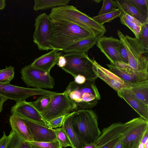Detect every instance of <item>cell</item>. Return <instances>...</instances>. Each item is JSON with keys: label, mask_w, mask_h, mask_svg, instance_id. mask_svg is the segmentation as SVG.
I'll return each mask as SVG.
<instances>
[{"label": "cell", "mask_w": 148, "mask_h": 148, "mask_svg": "<svg viewBox=\"0 0 148 148\" xmlns=\"http://www.w3.org/2000/svg\"><path fill=\"white\" fill-rule=\"evenodd\" d=\"M52 21L50 43L53 49L62 51L77 41L95 36L85 29L72 23L64 21Z\"/></svg>", "instance_id": "obj_1"}, {"label": "cell", "mask_w": 148, "mask_h": 148, "mask_svg": "<svg viewBox=\"0 0 148 148\" xmlns=\"http://www.w3.org/2000/svg\"><path fill=\"white\" fill-rule=\"evenodd\" d=\"M49 16L52 21H64L77 25L85 29L98 38L103 36L106 32L105 26L71 5L52 8Z\"/></svg>", "instance_id": "obj_2"}, {"label": "cell", "mask_w": 148, "mask_h": 148, "mask_svg": "<svg viewBox=\"0 0 148 148\" xmlns=\"http://www.w3.org/2000/svg\"><path fill=\"white\" fill-rule=\"evenodd\" d=\"M72 126L86 145L95 143L101 133L95 113L89 110H79L69 114Z\"/></svg>", "instance_id": "obj_3"}, {"label": "cell", "mask_w": 148, "mask_h": 148, "mask_svg": "<svg viewBox=\"0 0 148 148\" xmlns=\"http://www.w3.org/2000/svg\"><path fill=\"white\" fill-rule=\"evenodd\" d=\"M65 91L75 104L76 111L91 108L101 99L95 81L86 80L84 84H79L74 81L69 83Z\"/></svg>", "instance_id": "obj_4"}, {"label": "cell", "mask_w": 148, "mask_h": 148, "mask_svg": "<svg viewBox=\"0 0 148 148\" xmlns=\"http://www.w3.org/2000/svg\"><path fill=\"white\" fill-rule=\"evenodd\" d=\"M67 63L62 69L74 78L78 75L84 76L87 80L95 81L97 77L93 70V60L85 53H72L64 55Z\"/></svg>", "instance_id": "obj_5"}, {"label": "cell", "mask_w": 148, "mask_h": 148, "mask_svg": "<svg viewBox=\"0 0 148 148\" xmlns=\"http://www.w3.org/2000/svg\"><path fill=\"white\" fill-rule=\"evenodd\" d=\"M117 33L120 40L124 46L128 54V65L138 71H148V57L143 54L148 53L138 42L136 38L125 35L119 30Z\"/></svg>", "instance_id": "obj_6"}, {"label": "cell", "mask_w": 148, "mask_h": 148, "mask_svg": "<svg viewBox=\"0 0 148 148\" xmlns=\"http://www.w3.org/2000/svg\"><path fill=\"white\" fill-rule=\"evenodd\" d=\"M76 109L75 104L65 90L53 96L46 108L41 114L47 125L53 119L67 115L76 110Z\"/></svg>", "instance_id": "obj_7"}, {"label": "cell", "mask_w": 148, "mask_h": 148, "mask_svg": "<svg viewBox=\"0 0 148 148\" xmlns=\"http://www.w3.org/2000/svg\"><path fill=\"white\" fill-rule=\"evenodd\" d=\"M124 124L122 140L123 148H138L144 134L148 129V121L140 117Z\"/></svg>", "instance_id": "obj_8"}, {"label": "cell", "mask_w": 148, "mask_h": 148, "mask_svg": "<svg viewBox=\"0 0 148 148\" xmlns=\"http://www.w3.org/2000/svg\"><path fill=\"white\" fill-rule=\"evenodd\" d=\"M21 73L22 79L27 86L44 89H53L55 86L54 79L50 73L31 64L22 68Z\"/></svg>", "instance_id": "obj_9"}, {"label": "cell", "mask_w": 148, "mask_h": 148, "mask_svg": "<svg viewBox=\"0 0 148 148\" xmlns=\"http://www.w3.org/2000/svg\"><path fill=\"white\" fill-rule=\"evenodd\" d=\"M52 25L51 20L45 13L39 14L35 19L33 42L39 50L53 49L50 43Z\"/></svg>", "instance_id": "obj_10"}, {"label": "cell", "mask_w": 148, "mask_h": 148, "mask_svg": "<svg viewBox=\"0 0 148 148\" xmlns=\"http://www.w3.org/2000/svg\"><path fill=\"white\" fill-rule=\"evenodd\" d=\"M58 94V93L44 89L21 87L10 83H0V95L16 102L25 100L28 98L35 95L54 96Z\"/></svg>", "instance_id": "obj_11"}, {"label": "cell", "mask_w": 148, "mask_h": 148, "mask_svg": "<svg viewBox=\"0 0 148 148\" xmlns=\"http://www.w3.org/2000/svg\"><path fill=\"white\" fill-rule=\"evenodd\" d=\"M109 70L124 81L128 83H135L148 79V71H138L122 62L115 64H107Z\"/></svg>", "instance_id": "obj_12"}, {"label": "cell", "mask_w": 148, "mask_h": 148, "mask_svg": "<svg viewBox=\"0 0 148 148\" xmlns=\"http://www.w3.org/2000/svg\"><path fill=\"white\" fill-rule=\"evenodd\" d=\"M121 42L120 40L112 36H103L97 38L96 44L110 61V64L114 65L117 62L124 63L118 51Z\"/></svg>", "instance_id": "obj_13"}, {"label": "cell", "mask_w": 148, "mask_h": 148, "mask_svg": "<svg viewBox=\"0 0 148 148\" xmlns=\"http://www.w3.org/2000/svg\"><path fill=\"white\" fill-rule=\"evenodd\" d=\"M11 112L24 119L47 127L41 113L29 102L25 100L16 102L12 107Z\"/></svg>", "instance_id": "obj_14"}, {"label": "cell", "mask_w": 148, "mask_h": 148, "mask_svg": "<svg viewBox=\"0 0 148 148\" xmlns=\"http://www.w3.org/2000/svg\"><path fill=\"white\" fill-rule=\"evenodd\" d=\"M93 70L96 75L117 92L122 88H128L129 83L124 81L109 69L102 67L94 60Z\"/></svg>", "instance_id": "obj_15"}, {"label": "cell", "mask_w": 148, "mask_h": 148, "mask_svg": "<svg viewBox=\"0 0 148 148\" xmlns=\"http://www.w3.org/2000/svg\"><path fill=\"white\" fill-rule=\"evenodd\" d=\"M23 119L28 127L33 141L48 142L56 140L54 129Z\"/></svg>", "instance_id": "obj_16"}, {"label": "cell", "mask_w": 148, "mask_h": 148, "mask_svg": "<svg viewBox=\"0 0 148 148\" xmlns=\"http://www.w3.org/2000/svg\"><path fill=\"white\" fill-rule=\"evenodd\" d=\"M117 92L118 96L123 99L140 117L148 121V106L136 98L128 88H121Z\"/></svg>", "instance_id": "obj_17"}, {"label": "cell", "mask_w": 148, "mask_h": 148, "mask_svg": "<svg viewBox=\"0 0 148 148\" xmlns=\"http://www.w3.org/2000/svg\"><path fill=\"white\" fill-rule=\"evenodd\" d=\"M56 49H52L36 59L31 64L33 66L48 73H50L52 68L57 64L61 52Z\"/></svg>", "instance_id": "obj_18"}, {"label": "cell", "mask_w": 148, "mask_h": 148, "mask_svg": "<svg viewBox=\"0 0 148 148\" xmlns=\"http://www.w3.org/2000/svg\"><path fill=\"white\" fill-rule=\"evenodd\" d=\"M9 122L12 131L27 141H33L28 127L22 118L16 114H12Z\"/></svg>", "instance_id": "obj_19"}, {"label": "cell", "mask_w": 148, "mask_h": 148, "mask_svg": "<svg viewBox=\"0 0 148 148\" xmlns=\"http://www.w3.org/2000/svg\"><path fill=\"white\" fill-rule=\"evenodd\" d=\"M97 38L92 36L82 39L70 45L63 50L66 53L87 52L96 44Z\"/></svg>", "instance_id": "obj_20"}, {"label": "cell", "mask_w": 148, "mask_h": 148, "mask_svg": "<svg viewBox=\"0 0 148 148\" xmlns=\"http://www.w3.org/2000/svg\"><path fill=\"white\" fill-rule=\"evenodd\" d=\"M137 99L148 106V79L135 83H129L128 88Z\"/></svg>", "instance_id": "obj_21"}, {"label": "cell", "mask_w": 148, "mask_h": 148, "mask_svg": "<svg viewBox=\"0 0 148 148\" xmlns=\"http://www.w3.org/2000/svg\"><path fill=\"white\" fill-rule=\"evenodd\" d=\"M69 114L66 115L62 127L64 129L70 139L73 148H83L86 145L80 139L73 129Z\"/></svg>", "instance_id": "obj_22"}, {"label": "cell", "mask_w": 148, "mask_h": 148, "mask_svg": "<svg viewBox=\"0 0 148 148\" xmlns=\"http://www.w3.org/2000/svg\"><path fill=\"white\" fill-rule=\"evenodd\" d=\"M117 7L123 11L138 20L143 24L148 19L142 14L128 0H115Z\"/></svg>", "instance_id": "obj_23"}, {"label": "cell", "mask_w": 148, "mask_h": 148, "mask_svg": "<svg viewBox=\"0 0 148 148\" xmlns=\"http://www.w3.org/2000/svg\"><path fill=\"white\" fill-rule=\"evenodd\" d=\"M33 9L36 11L67 5L70 0H35Z\"/></svg>", "instance_id": "obj_24"}, {"label": "cell", "mask_w": 148, "mask_h": 148, "mask_svg": "<svg viewBox=\"0 0 148 148\" xmlns=\"http://www.w3.org/2000/svg\"><path fill=\"white\" fill-rule=\"evenodd\" d=\"M6 148H32L27 141L11 131L8 136V143Z\"/></svg>", "instance_id": "obj_25"}, {"label": "cell", "mask_w": 148, "mask_h": 148, "mask_svg": "<svg viewBox=\"0 0 148 148\" xmlns=\"http://www.w3.org/2000/svg\"><path fill=\"white\" fill-rule=\"evenodd\" d=\"M122 13V11L119 8L111 12L97 15L92 18L98 23L103 25L106 22H111L113 19L120 17Z\"/></svg>", "instance_id": "obj_26"}, {"label": "cell", "mask_w": 148, "mask_h": 148, "mask_svg": "<svg viewBox=\"0 0 148 148\" xmlns=\"http://www.w3.org/2000/svg\"><path fill=\"white\" fill-rule=\"evenodd\" d=\"M141 47L148 52V19L143 24L138 36L136 38Z\"/></svg>", "instance_id": "obj_27"}, {"label": "cell", "mask_w": 148, "mask_h": 148, "mask_svg": "<svg viewBox=\"0 0 148 148\" xmlns=\"http://www.w3.org/2000/svg\"><path fill=\"white\" fill-rule=\"evenodd\" d=\"M56 139L60 143L62 147H70L73 148L72 143L64 129L62 127L54 129Z\"/></svg>", "instance_id": "obj_28"}, {"label": "cell", "mask_w": 148, "mask_h": 148, "mask_svg": "<svg viewBox=\"0 0 148 148\" xmlns=\"http://www.w3.org/2000/svg\"><path fill=\"white\" fill-rule=\"evenodd\" d=\"M53 96H41L36 101L30 103L40 113L46 108Z\"/></svg>", "instance_id": "obj_29"}, {"label": "cell", "mask_w": 148, "mask_h": 148, "mask_svg": "<svg viewBox=\"0 0 148 148\" xmlns=\"http://www.w3.org/2000/svg\"><path fill=\"white\" fill-rule=\"evenodd\" d=\"M14 68L12 66L0 70V83L9 84L14 77Z\"/></svg>", "instance_id": "obj_30"}, {"label": "cell", "mask_w": 148, "mask_h": 148, "mask_svg": "<svg viewBox=\"0 0 148 148\" xmlns=\"http://www.w3.org/2000/svg\"><path fill=\"white\" fill-rule=\"evenodd\" d=\"M27 142L32 148H62L56 140L48 142Z\"/></svg>", "instance_id": "obj_31"}, {"label": "cell", "mask_w": 148, "mask_h": 148, "mask_svg": "<svg viewBox=\"0 0 148 148\" xmlns=\"http://www.w3.org/2000/svg\"><path fill=\"white\" fill-rule=\"evenodd\" d=\"M143 15L148 18V0H128Z\"/></svg>", "instance_id": "obj_32"}, {"label": "cell", "mask_w": 148, "mask_h": 148, "mask_svg": "<svg viewBox=\"0 0 148 148\" xmlns=\"http://www.w3.org/2000/svg\"><path fill=\"white\" fill-rule=\"evenodd\" d=\"M121 23L128 27L134 33L135 38H137L139 36L142 27L138 25L127 19L122 14L120 16Z\"/></svg>", "instance_id": "obj_33"}, {"label": "cell", "mask_w": 148, "mask_h": 148, "mask_svg": "<svg viewBox=\"0 0 148 148\" xmlns=\"http://www.w3.org/2000/svg\"><path fill=\"white\" fill-rule=\"evenodd\" d=\"M101 8L98 15L111 12L116 9V4L115 1L103 0Z\"/></svg>", "instance_id": "obj_34"}, {"label": "cell", "mask_w": 148, "mask_h": 148, "mask_svg": "<svg viewBox=\"0 0 148 148\" xmlns=\"http://www.w3.org/2000/svg\"><path fill=\"white\" fill-rule=\"evenodd\" d=\"M66 115L62 116L53 119L47 124V126L53 129L61 127L62 125Z\"/></svg>", "instance_id": "obj_35"}, {"label": "cell", "mask_w": 148, "mask_h": 148, "mask_svg": "<svg viewBox=\"0 0 148 148\" xmlns=\"http://www.w3.org/2000/svg\"><path fill=\"white\" fill-rule=\"evenodd\" d=\"M123 134H121L96 148H114L116 143L123 137Z\"/></svg>", "instance_id": "obj_36"}, {"label": "cell", "mask_w": 148, "mask_h": 148, "mask_svg": "<svg viewBox=\"0 0 148 148\" xmlns=\"http://www.w3.org/2000/svg\"><path fill=\"white\" fill-rule=\"evenodd\" d=\"M118 51L121 58L124 61V63H128V57L127 50L123 44L121 42L119 46Z\"/></svg>", "instance_id": "obj_37"}, {"label": "cell", "mask_w": 148, "mask_h": 148, "mask_svg": "<svg viewBox=\"0 0 148 148\" xmlns=\"http://www.w3.org/2000/svg\"><path fill=\"white\" fill-rule=\"evenodd\" d=\"M121 14H122L127 19L132 22L136 24L138 26L141 27H142L143 26V24L139 21L134 17L129 15L125 12L122 11Z\"/></svg>", "instance_id": "obj_38"}, {"label": "cell", "mask_w": 148, "mask_h": 148, "mask_svg": "<svg viewBox=\"0 0 148 148\" xmlns=\"http://www.w3.org/2000/svg\"><path fill=\"white\" fill-rule=\"evenodd\" d=\"M8 143V136L3 132L2 137L0 138V148H6Z\"/></svg>", "instance_id": "obj_39"}, {"label": "cell", "mask_w": 148, "mask_h": 148, "mask_svg": "<svg viewBox=\"0 0 148 148\" xmlns=\"http://www.w3.org/2000/svg\"><path fill=\"white\" fill-rule=\"evenodd\" d=\"M74 78V81L76 84H84L86 80V77L84 76L81 75H77Z\"/></svg>", "instance_id": "obj_40"}, {"label": "cell", "mask_w": 148, "mask_h": 148, "mask_svg": "<svg viewBox=\"0 0 148 148\" xmlns=\"http://www.w3.org/2000/svg\"><path fill=\"white\" fill-rule=\"evenodd\" d=\"M66 60L64 55H60L59 57L57 65L62 68L66 66Z\"/></svg>", "instance_id": "obj_41"}, {"label": "cell", "mask_w": 148, "mask_h": 148, "mask_svg": "<svg viewBox=\"0 0 148 148\" xmlns=\"http://www.w3.org/2000/svg\"><path fill=\"white\" fill-rule=\"evenodd\" d=\"M7 99L6 98L0 95V113L2 110L4 103Z\"/></svg>", "instance_id": "obj_42"}, {"label": "cell", "mask_w": 148, "mask_h": 148, "mask_svg": "<svg viewBox=\"0 0 148 148\" xmlns=\"http://www.w3.org/2000/svg\"><path fill=\"white\" fill-rule=\"evenodd\" d=\"M123 137L116 143L114 148H123L122 142Z\"/></svg>", "instance_id": "obj_43"}, {"label": "cell", "mask_w": 148, "mask_h": 148, "mask_svg": "<svg viewBox=\"0 0 148 148\" xmlns=\"http://www.w3.org/2000/svg\"><path fill=\"white\" fill-rule=\"evenodd\" d=\"M6 5L5 0H0V10H3L5 7Z\"/></svg>", "instance_id": "obj_44"}, {"label": "cell", "mask_w": 148, "mask_h": 148, "mask_svg": "<svg viewBox=\"0 0 148 148\" xmlns=\"http://www.w3.org/2000/svg\"><path fill=\"white\" fill-rule=\"evenodd\" d=\"M96 146L95 143L86 145L83 148H96Z\"/></svg>", "instance_id": "obj_45"}, {"label": "cell", "mask_w": 148, "mask_h": 148, "mask_svg": "<svg viewBox=\"0 0 148 148\" xmlns=\"http://www.w3.org/2000/svg\"><path fill=\"white\" fill-rule=\"evenodd\" d=\"M145 148H148V140L146 141L145 143Z\"/></svg>", "instance_id": "obj_46"}, {"label": "cell", "mask_w": 148, "mask_h": 148, "mask_svg": "<svg viewBox=\"0 0 148 148\" xmlns=\"http://www.w3.org/2000/svg\"><path fill=\"white\" fill-rule=\"evenodd\" d=\"M94 1L97 3H98L100 2V1H101V0H94Z\"/></svg>", "instance_id": "obj_47"}]
</instances>
